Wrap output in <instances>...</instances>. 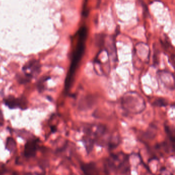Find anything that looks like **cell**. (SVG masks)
Returning <instances> with one entry per match:
<instances>
[{"mask_svg": "<svg viewBox=\"0 0 175 175\" xmlns=\"http://www.w3.org/2000/svg\"><path fill=\"white\" fill-rule=\"evenodd\" d=\"M87 30L85 26H82L79 30L77 33L78 41L75 50L73 54V57L71 64L70 66V70L68 73L65 83V91L68 92L71 87L75 75L78 64L80 62L82 56L83 55L85 50V40L86 38Z\"/></svg>", "mask_w": 175, "mask_h": 175, "instance_id": "obj_1", "label": "cell"}, {"mask_svg": "<svg viewBox=\"0 0 175 175\" xmlns=\"http://www.w3.org/2000/svg\"><path fill=\"white\" fill-rule=\"evenodd\" d=\"M130 156L122 152L111 154L106 160L105 170L116 175H127L130 170Z\"/></svg>", "mask_w": 175, "mask_h": 175, "instance_id": "obj_2", "label": "cell"}, {"mask_svg": "<svg viewBox=\"0 0 175 175\" xmlns=\"http://www.w3.org/2000/svg\"><path fill=\"white\" fill-rule=\"evenodd\" d=\"M83 132L81 141L89 155L94 149V145L99 144L101 139L106 133V128L101 124L88 125L84 128Z\"/></svg>", "mask_w": 175, "mask_h": 175, "instance_id": "obj_3", "label": "cell"}, {"mask_svg": "<svg viewBox=\"0 0 175 175\" xmlns=\"http://www.w3.org/2000/svg\"><path fill=\"white\" fill-rule=\"evenodd\" d=\"M121 104L122 109L130 114H140L146 108V103L144 99L135 92L125 93L122 97Z\"/></svg>", "mask_w": 175, "mask_h": 175, "instance_id": "obj_4", "label": "cell"}, {"mask_svg": "<svg viewBox=\"0 0 175 175\" xmlns=\"http://www.w3.org/2000/svg\"><path fill=\"white\" fill-rule=\"evenodd\" d=\"M40 67L41 66L38 61L33 60L28 62L23 68V71H24L26 78L25 81H28L34 77L38 75Z\"/></svg>", "mask_w": 175, "mask_h": 175, "instance_id": "obj_5", "label": "cell"}, {"mask_svg": "<svg viewBox=\"0 0 175 175\" xmlns=\"http://www.w3.org/2000/svg\"><path fill=\"white\" fill-rule=\"evenodd\" d=\"M159 82L164 87L170 90L174 89V77L167 70H159L157 73Z\"/></svg>", "mask_w": 175, "mask_h": 175, "instance_id": "obj_6", "label": "cell"}, {"mask_svg": "<svg viewBox=\"0 0 175 175\" xmlns=\"http://www.w3.org/2000/svg\"><path fill=\"white\" fill-rule=\"evenodd\" d=\"M80 168L83 175H101L98 167L94 162L82 163Z\"/></svg>", "mask_w": 175, "mask_h": 175, "instance_id": "obj_7", "label": "cell"}, {"mask_svg": "<svg viewBox=\"0 0 175 175\" xmlns=\"http://www.w3.org/2000/svg\"><path fill=\"white\" fill-rule=\"evenodd\" d=\"M4 103L9 108L13 109L16 108H25L26 103L23 99L15 98L13 97H10L4 100Z\"/></svg>", "mask_w": 175, "mask_h": 175, "instance_id": "obj_8", "label": "cell"}, {"mask_svg": "<svg viewBox=\"0 0 175 175\" xmlns=\"http://www.w3.org/2000/svg\"><path fill=\"white\" fill-rule=\"evenodd\" d=\"M37 149L36 140L28 141L25 145L24 155L27 158H31L35 156Z\"/></svg>", "mask_w": 175, "mask_h": 175, "instance_id": "obj_9", "label": "cell"}, {"mask_svg": "<svg viewBox=\"0 0 175 175\" xmlns=\"http://www.w3.org/2000/svg\"><path fill=\"white\" fill-rule=\"evenodd\" d=\"M165 132L167 134V138H168L170 144L174 147L175 144V130L174 128L169 125H165Z\"/></svg>", "mask_w": 175, "mask_h": 175, "instance_id": "obj_10", "label": "cell"}, {"mask_svg": "<svg viewBox=\"0 0 175 175\" xmlns=\"http://www.w3.org/2000/svg\"><path fill=\"white\" fill-rule=\"evenodd\" d=\"M6 148L11 152H13L16 150V143L12 138L9 137L7 139L6 144Z\"/></svg>", "mask_w": 175, "mask_h": 175, "instance_id": "obj_11", "label": "cell"}, {"mask_svg": "<svg viewBox=\"0 0 175 175\" xmlns=\"http://www.w3.org/2000/svg\"><path fill=\"white\" fill-rule=\"evenodd\" d=\"M153 105L157 107H165L168 105V101L163 98H159L154 101Z\"/></svg>", "mask_w": 175, "mask_h": 175, "instance_id": "obj_12", "label": "cell"}, {"mask_svg": "<svg viewBox=\"0 0 175 175\" xmlns=\"http://www.w3.org/2000/svg\"><path fill=\"white\" fill-rule=\"evenodd\" d=\"M82 14L85 17H87L89 14V11L86 8V4H85L84 5L83 10L82 11Z\"/></svg>", "mask_w": 175, "mask_h": 175, "instance_id": "obj_13", "label": "cell"}]
</instances>
